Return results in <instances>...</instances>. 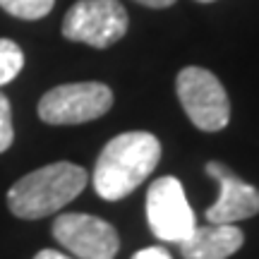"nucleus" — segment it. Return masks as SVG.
Returning a JSON list of instances; mask_svg holds the SVG:
<instances>
[{
  "label": "nucleus",
  "mask_w": 259,
  "mask_h": 259,
  "mask_svg": "<svg viewBox=\"0 0 259 259\" xmlns=\"http://www.w3.org/2000/svg\"><path fill=\"white\" fill-rule=\"evenodd\" d=\"M161 161V142L151 132H122L99 154L94 190L106 202H118L135 192Z\"/></svg>",
  "instance_id": "nucleus-1"
},
{
  "label": "nucleus",
  "mask_w": 259,
  "mask_h": 259,
  "mask_svg": "<svg viewBox=\"0 0 259 259\" xmlns=\"http://www.w3.org/2000/svg\"><path fill=\"white\" fill-rule=\"evenodd\" d=\"M87 170L70 161H58L19 178L8 192L10 211L19 219H44L60 211L87 187Z\"/></svg>",
  "instance_id": "nucleus-2"
},
{
  "label": "nucleus",
  "mask_w": 259,
  "mask_h": 259,
  "mask_svg": "<svg viewBox=\"0 0 259 259\" xmlns=\"http://www.w3.org/2000/svg\"><path fill=\"white\" fill-rule=\"evenodd\" d=\"M178 99L194 127L219 132L231 120V101L219 77L206 67H183L176 79Z\"/></svg>",
  "instance_id": "nucleus-3"
},
{
  "label": "nucleus",
  "mask_w": 259,
  "mask_h": 259,
  "mask_svg": "<svg viewBox=\"0 0 259 259\" xmlns=\"http://www.w3.org/2000/svg\"><path fill=\"white\" fill-rule=\"evenodd\" d=\"M113 92L103 82L60 84L41 96L38 118L48 125H79L111 111Z\"/></svg>",
  "instance_id": "nucleus-4"
},
{
  "label": "nucleus",
  "mask_w": 259,
  "mask_h": 259,
  "mask_svg": "<svg viewBox=\"0 0 259 259\" xmlns=\"http://www.w3.org/2000/svg\"><path fill=\"white\" fill-rule=\"evenodd\" d=\"M127 12L120 0H79L63 19V36L92 48H108L127 31Z\"/></svg>",
  "instance_id": "nucleus-5"
},
{
  "label": "nucleus",
  "mask_w": 259,
  "mask_h": 259,
  "mask_svg": "<svg viewBox=\"0 0 259 259\" xmlns=\"http://www.w3.org/2000/svg\"><path fill=\"white\" fill-rule=\"evenodd\" d=\"M147 221L151 233L163 242H180L194 231V211L178 178L166 176L149 185Z\"/></svg>",
  "instance_id": "nucleus-6"
},
{
  "label": "nucleus",
  "mask_w": 259,
  "mask_h": 259,
  "mask_svg": "<svg viewBox=\"0 0 259 259\" xmlns=\"http://www.w3.org/2000/svg\"><path fill=\"white\" fill-rule=\"evenodd\" d=\"M53 238L79 259H113L120 250L118 231L89 213H63L53 221Z\"/></svg>",
  "instance_id": "nucleus-7"
},
{
  "label": "nucleus",
  "mask_w": 259,
  "mask_h": 259,
  "mask_svg": "<svg viewBox=\"0 0 259 259\" xmlns=\"http://www.w3.org/2000/svg\"><path fill=\"white\" fill-rule=\"evenodd\" d=\"M206 173L219 183V199L206 209L209 223H235L259 213V190L238 178L219 161L206 163Z\"/></svg>",
  "instance_id": "nucleus-8"
},
{
  "label": "nucleus",
  "mask_w": 259,
  "mask_h": 259,
  "mask_svg": "<svg viewBox=\"0 0 259 259\" xmlns=\"http://www.w3.org/2000/svg\"><path fill=\"white\" fill-rule=\"evenodd\" d=\"M245 235L235 223H206L194 226V231L180 240L185 259H228L242 247Z\"/></svg>",
  "instance_id": "nucleus-9"
},
{
  "label": "nucleus",
  "mask_w": 259,
  "mask_h": 259,
  "mask_svg": "<svg viewBox=\"0 0 259 259\" xmlns=\"http://www.w3.org/2000/svg\"><path fill=\"white\" fill-rule=\"evenodd\" d=\"M24 67V53L22 48L10 41V38H0V87L12 82Z\"/></svg>",
  "instance_id": "nucleus-10"
},
{
  "label": "nucleus",
  "mask_w": 259,
  "mask_h": 259,
  "mask_svg": "<svg viewBox=\"0 0 259 259\" xmlns=\"http://www.w3.org/2000/svg\"><path fill=\"white\" fill-rule=\"evenodd\" d=\"M56 0H0V8L19 19H41L53 10Z\"/></svg>",
  "instance_id": "nucleus-11"
},
{
  "label": "nucleus",
  "mask_w": 259,
  "mask_h": 259,
  "mask_svg": "<svg viewBox=\"0 0 259 259\" xmlns=\"http://www.w3.org/2000/svg\"><path fill=\"white\" fill-rule=\"evenodd\" d=\"M15 137V127H12V111H10L8 96L0 92V154L12 144Z\"/></svg>",
  "instance_id": "nucleus-12"
},
{
  "label": "nucleus",
  "mask_w": 259,
  "mask_h": 259,
  "mask_svg": "<svg viewBox=\"0 0 259 259\" xmlns=\"http://www.w3.org/2000/svg\"><path fill=\"white\" fill-rule=\"evenodd\" d=\"M132 259H173L170 257V252L166 250V247H144V250H139L137 254Z\"/></svg>",
  "instance_id": "nucleus-13"
},
{
  "label": "nucleus",
  "mask_w": 259,
  "mask_h": 259,
  "mask_svg": "<svg viewBox=\"0 0 259 259\" xmlns=\"http://www.w3.org/2000/svg\"><path fill=\"white\" fill-rule=\"evenodd\" d=\"M139 5H144V8H154V10H161V8H168V5H173L176 0H135Z\"/></svg>",
  "instance_id": "nucleus-14"
},
{
  "label": "nucleus",
  "mask_w": 259,
  "mask_h": 259,
  "mask_svg": "<svg viewBox=\"0 0 259 259\" xmlns=\"http://www.w3.org/2000/svg\"><path fill=\"white\" fill-rule=\"evenodd\" d=\"M34 259H72V257H67V254H63V252H56V250H41Z\"/></svg>",
  "instance_id": "nucleus-15"
},
{
  "label": "nucleus",
  "mask_w": 259,
  "mask_h": 259,
  "mask_svg": "<svg viewBox=\"0 0 259 259\" xmlns=\"http://www.w3.org/2000/svg\"><path fill=\"white\" fill-rule=\"evenodd\" d=\"M197 3H213V0H197Z\"/></svg>",
  "instance_id": "nucleus-16"
}]
</instances>
